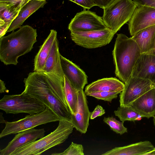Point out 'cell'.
I'll list each match as a JSON object with an SVG mask.
<instances>
[{"label":"cell","mask_w":155,"mask_h":155,"mask_svg":"<svg viewBox=\"0 0 155 155\" xmlns=\"http://www.w3.org/2000/svg\"><path fill=\"white\" fill-rule=\"evenodd\" d=\"M124 84L115 78H104L92 82L85 87V93L100 91L119 92L123 90Z\"/></svg>","instance_id":"d6986e66"},{"label":"cell","mask_w":155,"mask_h":155,"mask_svg":"<svg viewBox=\"0 0 155 155\" xmlns=\"http://www.w3.org/2000/svg\"><path fill=\"white\" fill-rule=\"evenodd\" d=\"M142 117L155 115V87L140 97L130 105Z\"/></svg>","instance_id":"e0dca14e"},{"label":"cell","mask_w":155,"mask_h":155,"mask_svg":"<svg viewBox=\"0 0 155 155\" xmlns=\"http://www.w3.org/2000/svg\"><path fill=\"white\" fill-rule=\"evenodd\" d=\"M64 88L65 99L68 108L71 114H74L77 109L78 91L72 86L64 76Z\"/></svg>","instance_id":"603a6c76"},{"label":"cell","mask_w":155,"mask_h":155,"mask_svg":"<svg viewBox=\"0 0 155 155\" xmlns=\"http://www.w3.org/2000/svg\"><path fill=\"white\" fill-rule=\"evenodd\" d=\"M131 76L147 79L155 84V55L141 54L134 65Z\"/></svg>","instance_id":"9a60e30c"},{"label":"cell","mask_w":155,"mask_h":155,"mask_svg":"<svg viewBox=\"0 0 155 155\" xmlns=\"http://www.w3.org/2000/svg\"><path fill=\"white\" fill-rule=\"evenodd\" d=\"M22 92L40 101L61 119L70 120L71 113L64 96V83L53 75L42 72L30 73L24 79Z\"/></svg>","instance_id":"6da1fadb"},{"label":"cell","mask_w":155,"mask_h":155,"mask_svg":"<svg viewBox=\"0 0 155 155\" xmlns=\"http://www.w3.org/2000/svg\"><path fill=\"white\" fill-rule=\"evenodd\" d=\"M57 32L52 29L35 56L34 61V71L42 72L50 51L55 39Z\"/></svg>","instance_id":"7402d4cb"},{"label":"cell","mask_w":155,"mask_h":155,"mask_svg":"<svg viewBox=\"0 0 155 155\" xmlns=\"http://www.w3.org/2000/svg\"><path fill=\"white\" fill-rule=\"evenodd\" d=\"M112 55L116 76L125 83L131 77L133 68L141 55L140 49L131 38L117 34Z\"/></svg>","instance_id":"3957f363"},{"label":"cell","mask_w":155,"mask_h":155,"mask_svg":"<svg viewBox=\"0 0 155 155\" xmlns=\"http://www.w3.org/2000/svg\"><path fill=\"white\" fill-rule=\"evenodd\" d=\"M22 5H8L0 3V20L9 25L17 16Z\"/></svg>","instance_id":"cb8c5ba5"},{"label":"cell","mask_w":155,"mask_h":155,"mask_svg":"<svg viewBox=\"0 0 155 155\" xmlns=\"http://www.w3.org/2000/svg\"><path fill=\"white\" fill-rule=\"evenodd\" d=\"M105 110L101 105H97L94 110L91 113L90 119L93 120L98 117H100L104 114Z\"/></svg>","instance_id":"f546056e"},{"label":"cell","mask_w":155,"mask_h":155,"mask_svg":"<svg viewBox=\"0 0 155 155\" xmlns=\"http://www.w3.org/2000/svg\"><path fill=\"white\" fill-rule=\"evenodd\" d=\"M7 90L4 82L1 80H0V93H1L6 92Z\"/></svg>","instance_id":"836d02e7"},{"label":"cell","mask_w":155,"mask_h":155,"mask_svg":"<svg viewBox=\"0 0 155 155\" xmlns=\"http://www.w3.org/2000/svg\"><path fill=\"white\" fill-rule=\"evenodd\" d=\"M146 54H152L155 55V47L153 49L151 50L149 52Z\"/></svg>","instance_id":"8d00e7d4"},{"label":"cell","mask_w":155,"mask_h":155,"mask_svg":"<svg viewBox=\"0 0 155 155\" xmlns=\"http://www.w3.org/2000/svg\"><path fill=\"white\" fill-rule=\"evenodd\" d=\"M114 113L123 122L127 120H140L142 118L131 105L120 106L114 111Z\"/></svg>","instance_id":"d4e9b609"},{"label":"cell","mask_w":155,"mask_h":155,"mask_svg":"<svg viewBox=\"0 0 155 155\" xmlns=\"http://www.w3.org/2000/svg\"><path fill=\"white\" fill-rule=\"evenodd\" d=\"M46 108L40 101L23 92L19 94L5 95L0 100V109L7 114L32 115L41 112Z\"/></svg>","instance_id":"8992f818"},{"label":"cell","mask_w":155,"mask_h":155,"mask_svg":"<svg viewBox=\"0 0 155 155\" xmlns=\"http://www.w3.org/2000/svg\"><path fill=\"white\" fill-rule=\"evenodd\" d=\"M103 120L117 134L121 135L127 132V128L124 125V122L117 120L113 117H104Z\"/></svg>","instance_id":"484cf974"},{"label":"cell","mask_w":155,"mask_h":155,"mask_svg":"<svg viewBox=\"0 0 155 155\" xmlns=\"http://www.w3.org/2000/svg\"><path fill=\"white\" fill-rule=\"evenodd\" d=\"M153 121L154 125L155 127V115L153 117Z\"/></svg>","instance_id":"74e56055"},{"label":"cell","mask_w":155,"mask_h":155,"mask_svg":"<svg viewBox=\"0 0 155 155\" xmlns=\"http://www.w3.org/2000/svg\"><path fill=\"white\" fill-rule=\"evenodd\" d=\"M46 0H30L20 9L17 16L13 21L6 33L19 28L25 20L39 8L46 3Z\"/></svg>","instance_id":"ffe728a7"},{"label":"cell","mask_w":155,"mask_h":155,"mask_svg":"<svg viewBox=\"0 0 155 155\" xmlns=\"http://www.w3.org/2000/svg\"><path fill=\"white\" fill-rule=\"evenodd\" d=\"M37 30L28 25L0 38V59L5 65H16L19 57L30 52L37 41Z\"/></svg>","instance_id":"7a4b0ae2"},{"label":"cell","mask_w":155,"mask_h":155,"mask_svg":"<svg viewBox=\"0 0 155 155\" xmlns=\"http://www.w3.org/2000/svg\"><path fill=\"white\" fill-rule=\"evenodd\" d=\"M120 92L108 91H100L87 93L86 95L93 97L97 99L111 102L114 99L116 98Z\"/></svg>","instance_id":"4316f807"},{"label":"cell","mask_w":155,"mask_h":155,"mask_svg":"<svg viewBox=\"0 0 155 155\" xmlns=\"http://www.w3.org/2000/svg\"><path fill=\"white\" fill-rule=\"evenodd\" d=\"M30 0H0V3L8 5L19 4L24 5Z\"/></svg>","instance_id":"4dcf8cb0"},{"label":"cell","mask_w":155,"mask_h":155,"mask_svg":"<svg viewBox=\"0 0 155 155\" xmlns=\"http://www.w3.org/2000/svg\"><path fill=\"white\" fill-rule=\"evenodd\" d=\"M60 55L57 38L54 41L42 72L55 75L64 83Z\"/></svg>","instance_id":"2e32d148"},{"label":"cell","mask_w":155,"mask_h":155,"mask_svg":"<svg viewBox=\"0 0 155 155\" xmlns=\"http://www.w3.org/2000/svg\"><path fill=\"white\" fill-rule=\"evenodd\" d=\"M151 143L146 140L121 147H115L102 155H144L153 150Z\"/></svg>","instance_id":"ac0fdd59"},{"label":"cell","mask_w":155,"mask_h":155,"mask_svg":"<svg viewBox=\"0 0 155 155\" xmlns=\"http://www.w3.org/2000/svg\"><path fill=\"white\" fill-rule=\"evenodd\" d=\"M96 6L104 9L115 0H92Z\"/></svg>","instance_id":"1f68e13d"},{"label":"cell","mask_w":155,"mask_h":155,"mask_svg":"<svg viewBox=\"0 0 155 155\" xmlns=\"http://www.w3.org/2000/svg\"><path fill=\"white\" fill-rule=\"evenodd\" d=\"M107 28L101 17L95 13L85 9L76 14L68 26L70 31H89Z\"/></svg>","instance_id":"30bf717a"},{"label":"cell","mask_w":155,"mask_h":155,"mask_svg":"<svg viewBox=\"0 0 155 155\" xmlns=\"http://www.w3.org/2000/svg\"><path fill=\"white\" fill-rule=\"evenodd\" d=\"M110 29L106 28L89 31H71L72 40L77 45L87 48H94L109 43L114 34Z\"/></svg>","instance_id":"ba28073f"},{"label":"cell","mask_w":155,"mask_h":155,"mask_svg":"<svg viewBox=\"0 0 155 155\" xmlns=\"http://www.w3.org/2000/svg\"><path fill=\"white\" fill-rule=\"evenodd\" d=\"M0 114L2 116V118L1 117H0V123H5L6 122V121H5L4 119V118L2 116V114L1 113H0Z\"/></svg>","instance_id":"d590c367"},{"label":"cell","mask_w":155,"mask_h":155,"mask_svg":"<svg viewBox=\"0 0 155 155\" xmlns=\"http://www.w3.org/2000/svg\"><path fill=\"white\" fill-rule=\"evenodd\" d=\"M136 5L137 7L128 24L132 36L142 30L155 25V8Z\"/></svg>","instance_id":"8fae6325"},{"label":"cell","mask_w":155,"mask_h":155,"mask_svg":"<svg viewBox=\"0 0 155 155\" xmlns=\"http://www.w3.org/2000/svg\"><path fill=\"white\" fill-rule=\"evenodd\" d=\"M78 5H79L84 9H90L92 7L96 6L92 0H69Z\"/></svg>","instance_id":"f1b7e54d"},{"label":"cell","mask_w":155,"mask_h":155,"mask_svg":"<svg viewBox=\"0 0 155 155\" xmlns=\"http://www.w3.org/2000/svg\"><path fill=\"white\" fill-rule=\"evenodd\" d=\"M74 126L70 120L61 119L53 132L39 140L17 149L12 155H38L64 142L72 132Z\"/></svg>","instance_id":"277c9868"},{"label":"cell","mask_w":155,"mask_h":155,"mask_svg":"<svg viewBox=\"0 0 155 155\" xmlns=\"http://www.w3.org/2000/svg\"><path fill=\"white\" fill-rule=\"evenodd\" d=\"M61 63L64 75L77 90H83L87 84V76L76 64L61 54Z\"/></svg>","instance_id":"5bb4252c"},{"label":"cell","mask_w":155,"mask_h":155,"mask_svg":"<svg viewBox=\"0 0 155 155\" xmlns=\"http://www.w3.org/2000/svg\"><path fill=\"white\" fill-rule=\"evenodd\" d=\"M155 84L150 81L131 76L124 83V87L119 95L120 106L130 105L142 95L153 88Z\"/></svg>","instance_id":"9c48e42d"},{"label":"cell","mask_w":155,"mask_h":155,"mask_svg":"<svg viewBox=\"0 0 155 155\" xmlns=\"http://www.w3.org/2000/svg\"><path fill=\"white\" fill-rule=\"evenodd\" d=\"M45 131L44 128H34L19 132L4 149L0 150V155H12L17 149L44 137Z\"/></svg>","instance_id":"7c38bea8"},{"label":"cell","mask_w":155,"mask_h":155,"mask_svg":"<svg viewBox=\"0 0 155 155\" xmlns=\"http://www.w3.org/2000/svg\"><path fill=\"white\" fill-rule=\"evenodd\" d=\"M78 102L76 113L71 114L70 121L77 130L85 134L89 125L91 112L89 110L86 95L83 90L78 91Z\"/></svg>","instance_id":"4fadbf2b"},{"label":"cell","mask_w":155,"mask_h":155,"mask_svg":"<svg viewBox=\"0 0 155 155\" xmlns=\"http://www.w3.org/2000/svg\"><path fill=\"white\" fill-rule=\"evenodd\" d=\"M137 7L131 0H115L103 9L102 19L105 25L116 34L130 21Z\"/></svg>","instance_id":"5b68a950"},{"label":"cell","mask_w":155,"mask_h":155,"mask_svg":"<svg viewBox=\"0 0 155 155\" xmlns=\"http://www.w3.org/2000/svg\"><path fill=\"white\" fill-rule=\"evenodd\" d=\"M61 119L51 109L46 107L40 113L26 116L18 120L5 123V127L0 134V138L34 128L48 123L59 121Z\"/></svg>","instance_id":"52a82bcc"},{"label":"cell","mask_w":155,"mask_h":155,"mask_svg":"<svg viewBox=\"0 0 155 155\" xmlns=\"http://www.w3.org/2000/svg\"><path fill=\"white\" fill-rule=\"evenodd\" d=\"M136 4L155 8V0H133Z\"/></svg>","instance_id":"d6a6232c"},{"label":"cell","mask_w":155,"mask_h":155,"mask_svg":"<svg viewBox=\"0 0 155 155\" xmlns=\"http://www.w3.org/2000/svg\"></svg>","instance_id":"f35d334b"},{"label":"cell","mask_w":155,"mask_h":155,"mask_svg":"<svg viewBox=\"0 0 155 155\" xmlns=\"http://www.w3.org/2000/svg\"><path fill=\"white\" fill-rule=\"evenodd\" d=\"M131 38L138 46L141 54L147 53L155 47V25L139 31Z\"/></svg>","instance_id":"44dd1931"},{"label":"cell","mask_w":155,"mask_h":155,"mask_svg":"<svg viewBox=\"0 0 155 155\" xmlns=\"http://www.w3.org/2000/svg\"><path fill=\"white\" fill-rule=\"evenodd\" d=\"M54 155H84V147L82 145L72 142L69 147L63 152L54 153Z\"/></svg>","instance_id":"83f0119b"},{"label":"cell","mask_w":155,"mask_h":155,"mask_svg":"<svg viewBox=\"0 0 155 155\" xmlns=\"http://www.w3.org/2000/svg\"><path fill=\"white\" fill-rule=\"evenodd\" d=\"M144 155H155V148L153 150L147 153Z\"/></svg>","instance_id":"e575fe53"}]
</instances>
